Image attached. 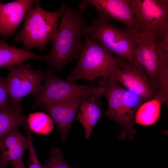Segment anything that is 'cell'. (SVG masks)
Returning <instances> with one entry per match:
<instances>
[{
    "label": "cell",
    "mask_w": 168,
    "mask_h": 168,
    "mask_svg": "<svg viewBox=\"0 0 168 168\" xmlns=\"http://www.w3.org/2000/svg\"><path fill=\"white\" fill-rule=\"evenodd\" d=\"M95 97L83 98L79 108L77 119L85 131V138L88 140L93 128L102 116V112L98 106Z\"/></svg>",
    "instance_id": "cell-16"
},
{
    "label": "cell",
    "mask_w": 168,
    "mask_h": 168,
    "mask_svg": "<svg viewBox=\"0 0 168 168\" xmlns=\"http://www.w3.org/2000/svg\"><path fill=\"white\" fill-rule=\"evenodd\" d=\"M44 85L36 95L34 107L47 102L72 97L97 99L103 95L100 87L77 84L74 82L61 79L51 71L44 74Z\"/></svg>",
    "instance_id": "cell-8"
},
{
    "label": "cell",
    "mask_w": 168,
    "mask_h": 168,
    "mask_svg": "<svg viewBox=\"0 0 168 168\" xmlns=\"http://www.w3.org/2000/svg\"><path fill=\"white\" fill-rule=\"evenodd\" d=\"M45 56L30 53L25 47L9 45L3 40H0V68L18 66L30 59H43Z\"/></svg>",
    "instance_id": "cell-15"
},
{
    "label": "cell",
    "mask_w": 168,
    "mask_h": 168,
    "mask_svg": "<svg viewBox=\"0 0 168 168\" xmlns=\"http://www.w3.org/2000/svg\"><path fill=\"white\" fill-rule=\"evenodd\" d=\"M27 129V136L29 141V156L28 161L29 168H44V166L40 163L35 152L32 140L31 131L28 127Z\"/></svg>",
    "instance_id": "cell-21"
},
{
    "label": "cell",
    "mask_w": 168,
    "mask_h": 168,
    "mask_svg": "<svg viewBox=\"0 0 168 168\" xmlns=\"http://www.w3.org/2000/svg\"><path fill=\"white\" fill-rule=\"evenodd\" d=\"M111 75L120 85L139 96L144 102L156 98L146 72L140 65L133 64L124 59Z\"/></svg>",
    "instance_id": "cell-10"
},
{
    "label": "cell",
    "mask_w": 168,
    "mask_h": 168,
    "mask_svg": "<svg viewBox=\"0 0 168 168\" xmlns=\"http://www.w3.org/2000/svg\"><path fill=\"white\" fill-rule=\"evenodd\" d=\"M34 3L26 13L23 27L15 40L22 43L28 51L34 48L44 51L47 44L56 36L65 4L56 11L49 12L41 7L40 1L35 0Z\"/></svg>",
    "instance_id": "cell-4"
},
{
    "label": "cell",
    "mask_w": 168,
    "mask_h": 168,
    "mask_svg": "<svg viewBox=\"0 0 168 168\" xmlns=\"http://www.w3.org/2000/svg\"><path fill=\"white\" fill-rule=\"evenodd\" d=\"M44 168H74L64 160L59 147L51 148L48 159L44 163Z\"/></svg>",
    "instance_id": "cell-20"
},
{
    "label": "cell",
    "mask_w": 168,
    "mask_h": 168,
    "mask_svg": "<svg viewBox=\"0 0 168 168\" xmlns=\"http://www.w3.org/2000/svg\"><path fill=\"white\" fill-rule=\"evenodd\" d=\"M134 56L143 68L155 97L164 101L168 99V53L154 38L138 32Z\"/></svg>",
    "instance_id": "cell-3"
},
{
    "label": "cell",
    "mask_w": 168,
    "mask_h": 168,
    "mask_svg": "<svg viewBox=\"0 0 168 168\" xmlns=\"http://www.w3.org/2000/svg\"><path fill=\"white\" fill-rule=\"evenodd\" d=\"M98 82L108 102L105 114L120 127L119 138L124 139L128 134L132 140L135 132L133 127L135 115L144 102L137 95L122 87L111 75L103 77Z\"/></svg>",
    "instance_id": "cell-2"
},
{
    "label": "cell",
    "mask_w": 168,
    "mask_h": 168,
    "mask_svg": "<svg viewBox=\"0 0 168 168\" xmlns=\"http://www.w3.org/2000/svg\"><path fill=\"white\" fill-rule=\"evenodd\" d=\"M5 85V78L0 77V108L8 107L9 100Z\"/></svg>",
    "instance_id": "cell-22"
},
{
    "label": "cell",
    "mask_w": 168,
    "mask_h": 168,
    "mask_svg": "<svg viewBox=\"0 0 168 168\" xmlns=\"http://www.w3.org/2000/svg\"><path fill=\"white\" fill-rule=\"evenodd\" d=\"M27 119L21 106L0 108V140L14 129L25 125Z\"/></svg>",
    "instance_id": "cell-17"
},
{
    "label": "cell",
    "mask_w": 168,
    "mask_h": 168,
    "mask_svg": "<svg viewBox=\"0 0 168 168\" xmlns=\"http://www.w3.org/2000/svg\"><path fill=\"white\" fill-rule=\"evenodd\" d=\"M139 33L155 39L168 34V0H129Z\"/></svg>",
    "instance_id": "cell-7"
},
{
    "label": "cell",
    "mask_w": 168,
    "mask_h": 168,
    "mask_svg": "<svg viewBox=\"0 0 168 168\" xmlns=\"http://www.w3.org/2000/svg\"><path fill=\"white\" fill-rule=\"evenodd\" d=\"M161 103L160 100L157 98L143 103L136 113L134 123L145 126L155 124L160 117Z\"/></svg>",
    "instance_id": "cell-18"
},
{
    "label": "cell",
    "mask_w": 168,
    "mask_h": 168,
    "mask_svg": "<svg viewBox=\"0 0 168 168\" xmlns=\"http://www.w3.org/2000/svg\"><path fill=\"white\" fill-rule=\"evenodd\" d=\"M85 41L78 62L68 76L67 80L74 82L83 78L92 81L113 73L124 59L114 56L85 33Z\"/></svg>",
    "instance_id": "cell-5"
},
{
    "label": "cell",
    "mask_w": 168,
    "mask_h": 168,
    "mask_svg": "<svg viewBox=\"0 0 168 168\" xmlns=\"http://www.w3.org/2000/svg\"><path fill=\"white\" fill-rule=\"evenodd\" d=\"M89 5L95 7L99 14L120 22L126 28L138 33L129 0H85L79 7L84 11Z\"/></svg>",
    "instance_id": "cell-11"
},
{
    "label": "cell",
    "mask_w": 168,
    "mask_h": 168,
    "mask_svg": "<svg viewBox=\"0 0 168 168\" xmlns=\"http://www.w3.org/2000/svg\"><path fill=\"white\" fill-rule=\"evenodd\" d=\"M11 164L12 168H26L23 162L19 163H12Z\"/></svg>",
    "instance_id": "cell-24"
},
{
    "label": "cell",
    "mask_w": 168,
    "mask_h": 168,
    "mask_svg": "<svg viewBox=\"0 0 168 168\" xmlns=\"http://www.w3.org/2000/svg\"><path fill=\"white\" fill-rule=\"evenodd\" d=\"M61 17L51 52L43 59L56 70L78 58L83 47L82 39L87 26L84 11L73 8L66 4Z\"/></svg>",
    "instance_id": "cell-1"
},
{
    "label": "cell",
    "mask_w": 168,
    "mask_h": 168,
    "mask_svg": "<svg viewBox=\"0 0 168 168\" xmlns=\"http://www.w3.org/2000/svg\"><path fill=\"white\" fill-rule=\"evenodd\" d=\"M82 98L72 97L43 104L39 106L47 112L56 124L62 142L66 141Z\"/></svg>",
    "instance_id": "cell-12"
},
{
    "label": "cell",
    "mask_w": 168,
    "mask_h": 168,
    "mask_svg": "<svg viewBox=\"0 0 168 168\" xmlns=\"http://www.w3.org/2000/svg\"><path fill=\"white\" fill-rule=\"evenodd\" d=\"M29 147L27 136L21 134L18 128H15L0 139V156L10 164L22 162L23 155Z\"/></svg>",
    "instance_id": "cell-14"
},
{
    "label": "cell",
    "mask_w": 168,
    "mask_h": 168,
    "mask_svg": "<svg viewBox=\"0 0 168 168\" xmlns=\"http://www.w3.org/2000/svg\"><path fill=\"white\" fill-rule=\"evenodd\" d=\"M7 68L8 74L5 78V85L11 105L21 106L23 97L29 94L36 96L40 91L45 74L40 69L33 70L28 64Z\"/></svg>",
    "instance_id": "cell-9"
},
{
    "label": "cell",
    "mask_w": 168,
    "mask_h": 168,
    "mask_svg": "<svg viewBox=\"0 0 168 168\" xmlns=\"http://www.w3.org/2000/svg\"><path fill=\"white\" fill-rule=\"evenodd\" d=\"M137 32L116 26L100 14L85 30V34L107 51L131 63L140 64L134 56Z\"/></svg>",
    "instance_id": "cell-6"
},
{
    "label": "cell",
    "mask_w": 168,
    "mask_h": 168,
    "mask_svg": "<svg viewBox=\"0 0 168 168\" xmlns=\"http://www.w3.org/2000/svg\"><path fill=\"white\" fill-rule=\"evenodd\" d=\"M8 161L0 156V168H7Z\"/></svg>",
    "instance_id": "cell-23"
},
{
    "label": "cell",
    "mask_w": 168,
    "mask_h": 168,
    "mask_svg": "<svg viewBox=\"0 0 168 168\" xmlns=\"http://www.w3.org/2000/svg\"><path fill=\"white\" fill-rule=\"evenodd\" d=\"M28 127L39 134L48 135L54 128L53 120L45 113L37 112L29 114L27 119Z\"/></svg>",
    "instance_id": "cell-19"
},
{
    "label": "cell",
    "mask_w": 168,
    "mask_h": 168,
    "mask_svg": "<svg viewBox=\"0 0 168 168\" xmlns=\"http://www.w3.org/2000/svg\"><path fill=\"white\" fill-rule=\"evenodd\" d=\"M34 1L18 0L0 3V35L7 38L14 32Z\"/></svg>",
    "instance_id": "cell-13"
}]
</instances>
